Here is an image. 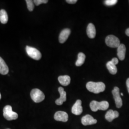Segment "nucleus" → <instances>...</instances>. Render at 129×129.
<instances>
[{"instance_id":"13","label":"nucleus","mask_w":129,"mask_h":129,"mask_svg":"<svg viewBox=\"0 0 129 129\" xmlns=\"http://www.w3.org/2000/svg\"><path fill=\"white\" fill-rule=\"evenodd\" d=\"M70 33L71 31L70 29L68 28L64 29L61 32L59 37V41L60 43H64L67 41L70 34Z\"/></svg>"},{"instance_id":"17","label":"nucleus","mask_w":129,"mask_h":129,"mask_svg":"<svg viewBox=\"0 0 129 129\" xmlns=\"http://www.w3.org/2000/svg\"><path fill=\"white\" fill-rule=\"evenodd\" d=\"M9 68L4 59L0 57V74L5 75L8 73Z\"/></svg>"},{"instance_id":"1","label":"nucleus","mask_w":129,"mask_h":129,"mask_svg":"<svg viewBox=\"0 0 129 129\" xmlns=\"http://www.w3.org/2000/svg\"><path fill=\"white\" fill-rule=\"evenodd\" d=\"M86 87L89 91L98 94L104 91L105 89L106 86L102 82H94L90 81L87 84Z\"/></svg>"},{"instance_id":"6","label":"nucleus","mask_w":129,"mask_h":129,"mask_svg":"<svg viewBox=\"0 0 129 129\" xmlns=\"http://www.w3.org/2000/svg\"><path fill=\"white\" fill-rule=\"evenodd\" d=\"M106 45L112 48H118L120 45V40L113 35H110L105 39Z\"/></svg>"},{"instance_id":"15","label":"nucleus","mask_w":129,"mask_h":129,"mask_svg":"<svg viewBox=\"0 0 129 129\" xmlns=\"http://www.w3.org/2000/svg\"><path fill=\"white\" fill-rule=\"evenodd\" d=\"M87 34L90 38H94L96 36V31L95 27L93 24L89 23L87 28Z\"/></svg>"},{"instance_id":"25","label":"nucleus","mask_w":129,"mask_h":129,"mask_svg":"<svg viewBox=\"0 0 129 129\" xmlns=\"http://www.w3.org/2000/svg\"><path fill=\"white\" fill-rule=\"evenodd\" d=\"M126 85H127V87L128 89V91L129 93V78H128L126 81Z\"/></svg>"},{"instance_id":"18","label":"nucleus","mask_w":129,"mask_h":129,"mask_svg":"<svg viewBox=\"0 0 129 129\" xmlns=\"http://www.w3.org/2000/svg\"><path fill=\"white\" fill-rule=\"evenodd\" d=\"M58 81L59 83L64 86H67L70 83V77L69 76L65 75V76H60L58 78Z\"/></svg>"},{"instance_id":"14","label":"nucleus","mask_w":129,"mask_h":129,"mask_svg":"<svg viewBox=\"0 0 129 129\" xmlns=\"http://www.w3.org/2000/svg\"><path fill=\"white\" fill-rule=\"evenodd\" d=\"M119 116V113L117 111L110 110L108 111L105 115V119L108 121L111 122L114 119L117 118Z\"/></svg>"},{"instance_id":"12","label":"nucleus","mask_w":129,"mask_h":129,"mask_svg":"<svg viewBox=\"0 0 129 129\" xmlns=\"http://www.w3.org/2000/svg\"><path fill=\"white\" fill-rule=\"evenodd\" d=\"M81 122L83 125L87 126L96 124L97 122V120L96 119H94L91 116L86 115L82 117L81 119Z\"/></svg>"},{"instance_id":"21","label":"nucleus","mask_w":129,"mask_h":129,"mask_svg":"<svg viewBox=\"0 0 129 129\" xmlns=\"http://www.w3.org/2000/svg\"><path fill=\"white\" fill-rule=\"evenodd\" d=\"M25 2L27 4V6L28 10L30 12L33 11L34 9V7H35L34 1L32 0H26V1H25Z\"/></svg>"},{"instance_id":"24","label":"nucleus","mask_w":129,"mask_h":129,"mask_svg":"<svg viewBox=\"0 0 129 129\" xmlns=\"http://www.w3.org/2000/svg\"><path fill=\"white\" fill-rule=\"evenodd\" d=\"M66 2L69 4H74L77 2V0H67Z\"/></svg>"},{"instance_id":"8","label":"nucleus","mask_w":129,"mask_h":129,"mask_svg":"<svg viewBox=\"0 0 129 129\" xmlns=\"http://www.w3.org/2000/svg\"><path fill=\"white\" fill-rule=\"evenodd\" d=\"M118 59L117 58L114 57L107 63V68L111 74L115 75L117 73V68L116 65L118 63Z\"/></svg>"},{"instance_id":"7","label":"nucleus","mask_w":129,"mask_h":129,"mask_svg":"<svg viewBox=\"0 0 129 129\" xmlns=\"http://www.w3.org/2000/svg\"><path fill=\"white\" fill-rule=\"evenodd\" d=\"M114 101L115 102L116 105L118 108H120L122 105V101L120 96V89L119 88L115 87L112 91Z\"/></svg>"},{"instance_id":"28","label":"nucleus","mask_w":129,"mask_h":129,"mask_svg":"<svg viewBox=\"0 0 129 129\" xmlns=\"http://www.w3.org/2000/svg\"><path fill=\"white\" fill-rule=\"evenodd\" d=\"M121 96H123V93H121Z\"/></svg>"},{"instance_id":"2","label":"nucleus","mask_w":129,"mask_h":129,"mask_svg":"<svg viewBox=\"0 0 129 129\" xmlns=\"http://www.w3.org/2000/svg\"><path fill=\"white\" fill-rule=\"evenodd\" d=\"M109 104L107 101L98 102L93 101L90 103V108L91 111L96 112L98 110L105 111L109 108Z\"/></svg>"},{"instance_id":"9","label":"nucleus","mask_w":129,"mask_h":129,"mask_svg":"<svg viewBox=\"0 0 129 129\" xmlns=\"http://www.w3.org/2000/svg\"><path fill=\"white\" fill-rule=\"evenodd\" d=\"M54 119L57 121L67 122L68 120L69 116L68 113L66 112L58 111L55 113L54 115Z\"/></svg>"},{"instance_id":"26","label":"nucleus","mask_w":129,"mask_h":129,"mask_svg":"<svg viewBox=\"0 0 129 129\" xmlns=\"http://www.w3.org/2000/svg\"><path fill=\"white\" fill-rule=\"evenodd\" d=\"M125 33H126V35L127 36L129 37V28H128V29H127V30H126Z\"/></svg>"},{"instance_id":"27","label":"nucleus","mask_w":129,"mask_h":129,"mask_svg":"<svg viewBox=\"0 0 129 129\" xmlns=\"http://www.w3.org/2000/svg\"><path fill=\"white\" fill-rule=\"evenodd\" d=\"M1 97H2V96H1V93H0V100L1 99Z\"/></svg>"},{"instance_id":"29","label":"nucleus","mask_w":129,"mask_h":129,"mask_svg":"<svg viewBox=\"0 0 129 129\" xmlns=\"http://www.w3.org/2000/svg\"></svg>"},{"instance_id":"19","label":"nucleus","mask_w":129,"mask_h":129,"mask_svg":"<svg viewBox=\"0 0 129 129\" xmlns=\"http://www.w3.org/2000/svg\"><path fill=\"white\" fill-rule=\"evenodd\" d=\"M8 21V16L6 11L5 10H0V22L1 23L6 24Z\"/></svg>"},{"instance_id":"23","label":"nucleus","mask_w":129,"mask_h":129,"mask_svg":"<svg viewBox=\"0 0 129 129\" xmlns=\"http://www.w3.org/2000/svg\"><path fill=\"white\" fill-rule=\"evenodd\" d=\"M47 0H35L34 1V3L37 6H38L42 4H46L48 3Z\"/></svg>"},{"instance_id":"16","label":"nucleus","mask_w":129,"mask_h":129,"mask_svg":"<svg viewBox=\"0 0 129 129\" xmlns=\"http://www.w3.org/2000/svg\"><path fill=\"white\" fill-rule=\"evenodd\" d=\"M126 54V47L124 44H120L117 49V55L120 60L124 59Z\"/></svg>"},{"instance_id":"10","label":"nucleus","mask_w":129,"mask_h":129,"mask_svg":"<svg viewBox=\"0 0 129 129\" xmlns=\"http://www.w3.org/2000/svg\"><path fill=\"white\" fill-rule=\"evenodd\" d=\"M82 102L81 100H77L72 108V112L76 115H79L83 111V108L81 106Z\"/></svg>"},{"instance_id":"11","label":"nucleus","mask_w":129,"mask_h":129,"mask_svg":"<svg viewBox=\"0 0 129 129\" xmlns=\"http://www.w3.org/2000/svg\"><path fill=\"white\" fill-rule=\"evenodd\" d=\"M58 91L59 92L60 97L59 99L55 101V103L57 105H61L63 104V102H66L67 100V93L66 91H64V88L62 87L58 88Z\"/></svg>"},{"instance_id":"22","label":"nucleus","mask_w":129,"mask_h":129,"mask_svg":"<svg viewBox=\"0 0 129 129\" xmlns=\"http://www.w3.org/2000/svg\"><path fill=\"white\" fill-rule=\"evenodd\" d=\"M118 2L117 0H106L105 1L104 3L107 6H112L115 5Z\"/></svg>"},{"instance_id":"5","label":"nucleus","mask_w":129,"mask_h":129,"mask_svg":"<svg viewBox=\"0 0 129 129\" xmlns=\"http://www.w3.org/2000/svg\"><path fill=\"white\" fill-rule=\"evenodd\" d=\"M26 51L28 55L35 60H40L41 58V53L36 48L31 46H26Z\"/></svg>"},{"instance_id":"20","label":"nucleus","mask_w":129,"mask_h":129,"mask_svg":"<svg viewBox=\"0 0 129 129\" xmlns=\"http://www.w3.org/2000/svg\"><path fill=\"white\" fill-rule=\"evenodd\" d=\"M85 58H86V56L84 53L82 52L79 53L78 54V60L76 61V65L77 67H80L82 66L85 62Z\"/></svg>"},{"instance_id":"3","label":"nucleus","mask_w":129,"mask_h":129,"mask_svg":"<svg viewBox=\"0 0 129 129\" xmlns=\"http://www.w3.org/2000/svg\"><path fill=\"white\" fill-rule=\"evenodd\" d=\"M3 115L8 120H16L18 115V114L12 110V107L10 105L5 106L3 109Z\"/></svg>"},{"instance_id":"4","label":"nucleus","mask_w":129,"mask_h":129,"mask_svg":"<svg viewBox=\"0 0 129 129\" xmlns=\"http://www.w3.org/2000/svg\"><path fill=\"white\" fill-rule=\"evenodd\" d=\"M30 96L33 101L36 103L41 102L45 98L44 93L37 88H35L32 90L30 93Z\"/></svg>"}]
</instances>
